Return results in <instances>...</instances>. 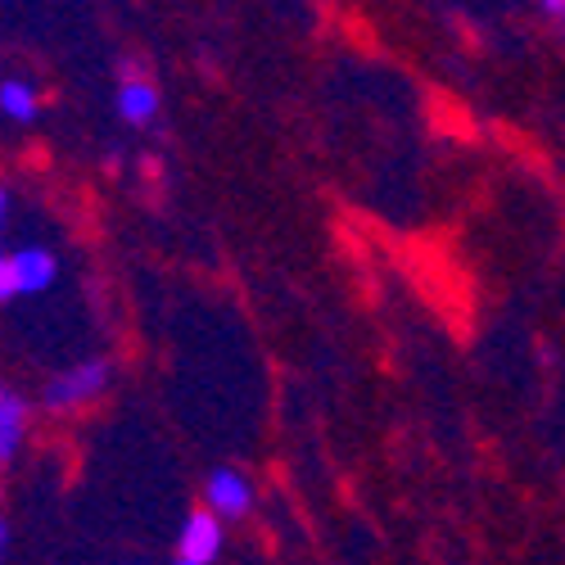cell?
Masks as SVG:
<instances>
[{"label": "cell", "instance_id": "6da1fadb", "mask_svg": "<svg viewBox=\"0 0 565 565\" xmlns=\"http://www.w3.org/2000/svg\"><path fill=\"white\" fill-rule=\"evenodd\" d=\"M109 385H114V362L90 358V362L60 371L55 381L41 390V403H45V412H82L90 403H100L109 394Z\"/></svg>", "mask_w": 565, "mask_h": 565}, {"label": "cell", "instance_id": "7a4b0ae2", "mask_svg": "<svg viewBox=\"0 0 565 565\" xmlns=\"http://www.w3.org/2000/svg\"><path fill=\"white\" fill-rule=\"evenodd\" d=\"M204 502H209V511L217 515V521H245V515L254 511V480L235 466H217L209 476V484H204Z\"/></svg>", "mask_w": 565, "mask_h": 565}, {"label": "cell", "instance_id": "3957f363", "mask_svg": "<svg viewBox=\"0 0 565 565\" xmlns=\"http://www.w3.org/2000/svg\"><path fill=\"white\" fill-rule=\"evenodd\" d=\"M159 86L140 73V64H122L118 68V96H114V109H118V118L122 122H131V127H150L154 122V114H159Z\"/></svg>", "mask_w": 565, "mask_h": 565}, {"label": "cell", "instance_id": "277c9868", "mask_svg": "<svg viewBox=\"0 0 565 565\" xmlns=\"http://www.w3.org/2000/svg\"><path fill=\"white\" fill-rule=\"evenodd\" d=\"M217 552H222V521L213 511H191L181 525V539H177V556L213 565Z\"/></svg>", "mask_w": 565, "mask_h": 565}, {"label": "cell", "instance_id": "5b68a950", "mask_svg": "<svg viewBox=\"0 0 565 565\" xmlns=\"http://www.w3.org/2000/svg\"><path fill=\"white\" fill-rule=\"evenodd\" d=\"M10 263H14V276H19V295L51 290L55 276H60V258L51 249H41V245H28V249L10 254Z\"/></svg>", "mask_w": 565, "mask_h": 565}, {"label": "cell", "instance_id": "8992f818", "mask_svg": "<svg viewBox=\"0 0 565 565\" xmlns=\"http://www.w3.org/2000/svg\"><path fill=\"white\" fill-rule=\"evenodd\" d=\"M28 439V403L10 385H0V461H14Z\"/></svg>", "mask_w": 565, "mask_h": 565}, {"label": "cell", "instance_id": "52a82bcc", "mask_svg": "<svg viewBox=\"0 0 565 565\" xmlns=\"http://www.w3.org/2000/svg\"><path fill=\"white\" fill-rule=\"evenodd\" d=\"M0 114L14 118V122H32L41 114V100H36V86L23 82V77H10L0 82Z\"/></svg>", "mask_w": 565, "mask_h": 565}, {"label": "cell", "instance_id": "ba28073f", "mask_svg": "<svg viewBox=\"0 0 565 565\" xmlns=\"http://www.w3.org/2000/svg\"><path fill=\"white\" fill-rule=\"evenodd\" d=\"M10 299H19V276H14V263L6 258L0 263V303H10Z\"/></svg>", "mask_w": 565, "mask_h": 565}, {"label": "cell", "instance_id": "9c48e42d", "mask_svg": "<svg viewBox=\"0 0 565 565\" xmlns=\"http://www.w3.org/2000/svg\"><path fill=\"white\" fill-rule=\"evenodd\" d=\"M539 6H543L547 19H561L565 23V0H539Z\"/></svg>", "mask_w": 565, "mask_h": 565}, {"label": "cell", "instance_id": "30bf717a", "mask_svg": "<svg viewBox=\"0 0 565 565\" xmlns=\"http://www.w3.org/2000/svg\"><path fill=\"white\" fill-rule=\"evenodd\" d=\"M6 217H10V191L0 185V231H6ZM0 263H6V254H0Z\"/></svg>", "mask_w": 565, "mask_h": 565}, {"label": "cell", "instance_id": "8fae6325", "mask_svg": "<svg viewBox=\"0 0 565 565\" xmlns=\"http://www.w3.org/2000/svg\"><path fill=\"white\" fill-rule=\"evenodd\" d=\"M10 539H14V534H10V525H6V521H0V561H6V556H10Z\"/></svg>", "mask_w": 565, "mask_h": 565}, {"label": "cell", "instance_id": "7c38bea8", "mask_svg": "<svg viewBox=\"0 0 565 565\" xmlns=\"http://www.w3.org/2000/svg\"><path fill=\"white\" fill-rule=\"evenodd\" d=\"M172 565H204V561H185V556H177V561H172Z\"/></svg>", "mask_w": 565, "mask_h": 565}]
</instances>
